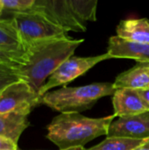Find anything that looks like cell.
<instances>
[{"label":"cell","mask_w":149,"mask_h":150,"mask_svg":"<svg viewBox=\"0 0 149 150\" xmlns=\"http://www.w3.org/2000/svg\"><path fill=\"white\" fill-rule=\"evenodd\" d=\"M84 41L83 39L71 38L50 40L36 43L26 50L23 62L18 65L24 81L39 94L49 76L68 58Z\"/></svg>","instance_id":"obj_1"},{"label":"cell","mask_w":149,"mask_h":150,"mask_svg":"<svg viewBox=\"0 0 149 150\" xmlns=\"http://www.w3.org/2000/svg\"><path fill=\"white\" fill-rule=\"evenodd\" d=\"M115 114L89 118L81 113H61L47 127V138L60 150L83 148L92 140L108 134Z\"/></svg>","instance_id":"obj_2"},{"label":"cell","mask_w":149,"mask_h":150,"mask_svg":"<svg viewBox=\"0 0 149 150\" xmlns=\"http://www.w3.org/2000/svg\"><path fill=\"white\" fill-rule=\"evenodd\" d=\"M116 90L113 83H94L78 87L63 86L48 91L40 98V105L61 113H80L91 109L106 96H113Z\"/></svg>","instance_id":"obj_3"},{"label":"cell","mask_w":149,"mask_h":150,"mask_svg":"<svg viewBox=\"0 0 149 150\" xmlns=\"http://www.w3.org/2000/svg\"><path fill=\"white\" fill-rule=\"evenodd\" d=\"M26 50L32 45L50 40L69 38L68 32L54 24L41 13L30 10L10 15Z\"/></svg>","instance_id":"obj_4"},{"label":"cell","mask_w":149,"mask_h":150,"mask_svg":"<svg viewBox=\"0 0 149 150\" xmlns=\"http://www.w3.org/2000/svg\"><path fill=\"white\" fill-rule=\"evenodd\" d=\"M109 59H111V56L107 53L87 57L71 56L49 76L39 92L40 97L41 98L53 88L61 85L66 86V84L85 74L97 64Z\"/></svg>","instance_id":"obj_5"},{"label":"cell","mask_w":149,"mask_h":150,"mask_svg":"<svg viewBox=\"0 0 149 150\" xmlns=\"http://www.w3.org/2000/svg\"><path fill=\"white\" fill-rule=\"evenodd\" d=\"M39 105L40 95L24 80L11 84L0 93V113L21 112L30 114Z\"/></svg>","instance_id":"obj_6"},{"label":"cell","mask_w":149,"mask_h":150,"mask_svg":"<svg viewBox=\"0 0 149 150\" xmlns=\"http://www.w3.org/2000/svg\"><path fill=\"white\" fill-rule=\"evenodd\" d=\"M32 10L36 11L54 24L69 32H85L87 25L73 12L68 0H34Z\"/></svg>","instance_id":"obj_7"},{"label":"cell","mask_w":149,"mask_h":150,"mask_svg":"<svg viewBox=\"0 0 149 150\" xmlns=\"http://www.w3.org/2000/svg\"><path fill=\"white\" fill-rule=\"evenodd\" d=\"M107 137L149 140V112L126 118H119L110 126Z\"/></svg>","instance_id":"obj_8"},{"label":"cell","mask_w":149,"mask_h":150,"mask_svg":"<svg viewBox=\"0 0 149 150\" xmlns=\"http://www.w3.org/2000/svg\"><path fill=\"white\" fill-rule=\"evenodd\" d=\"M0 52L20 65L25 58L26 47L11 18H0Z\"/></svg>","instance_id":"obj_9"},{"label":"cell","mask_w":149,"mask_h":150,"mask_svg":"<svg viewBox=\"0 0 149 150\" xmlns=\"http://www.w3.org/2000/svg\"><path fill=\"white\" fill-rule=\"evenodd\" d=\"M106 53L111 58L133 59L137 62L149 63V44L125 40L117 35L109 39Z\"/></svg>","instance_id":"obj_10"},{"label":"cell","mask_w":149,"mask_h":150,"mask_svg":"<svg viewBox=\"0 0 149 150\" xmlns=\"http://www.w3.org/2000/svg\"><path fill=\"white\" fill-rule=\"evenodd\" d=\"M114 114L119 118H126L149 112L138 90L119 89L112 96Z\"/></svg>","instance_id":"obj_11"},{"label":"cell","mask_w":149,"mask_h":150,"mask_svg":"<svg viewBox=\"0 0 149 150\" xmlns=\"http://www.w3.org/2000/svg\"><path fill=\"white\" fill-rule=\"evenodd\" d=\"M115 90L149 88V63L137 62L133 68L120 73L113 83Z\"/></svg>","instance_id":"obj_12"},{"label":"cell","mask_w":149,"mask_h":150,"mask_svg":"<svg viewBox=\"0 0 149 150\" xmlns=\"http://www.w3.org/2000/svg\"><path fill=\"white\" fill-rule=\"evenodd\" d=\"M28 115L21 112L0 113V136L18 143L21 134L30 125Z\"/></svg>","instance_id":"obj_13"},{"label":"cell","mask_w":149,"mask_h":150,"mask_svg":"<svg viewBox=\"0 0 149 150\" xmlns=\"http://www.w3.org/2000/svg\"><path fill=\"white\" fill-rule=\"evenodd\" d=\"M116 33L122 39L149 44V19L142 18L122 20L117 25Z\"/></svg>","instance_id":"obj_14"},{"label":"cell","mask_w":149,"mask_h":150,"mask_svg":"<svg viewBox=\"0 0 149 150\" xmlns=\"http://www.w3.org/2000/svg\"><path fill=\"white\" fill-rule=\"evenodd\" d=\"M147 141L122 137H106L99 144L84 150H134L143 147Z\"/></svg>","instance_id":"obj_15"},{"label":"cell","mask_w":149,"mask_h":150,"mask_svg":"<svg viewBox=\"0 0 149 150\" xmlns=\"http://www.w3.org/2000/svg\"><path fill=\"white\" fill-rule=\"evenodd\" d=\"M71 10L83 23L97 20V0H68Z\"/></svg>","instance_id":"obj_16"},{"label":"cell","mask_w":149,"mask_h":150,"mask_svg":"<svg viewBox=\"0 0 149 150\" xmlns=\"http://www.w3.org/2000/svg\"><path fill=\"white\" fill-rule=\"evenodd\" d=\"M23 80L18 65L0 62V93L11 84Z\"/></svg>","instance_id":"obj_17"},{"label":"cell","mask_w":149,"mask_h":150,"mask_svg":"<svg viewBox=\"0 0 149 150\" xmlns=\"http://www.w3.org/2000/svg\"><path fill=\"white\" fill-rule=\"evenodd\" d=\"M4 9V14L24 12L32 10L34 0H1Z\"/></svg>","instance_id":"obj_18"},{"label":"cell","mask_w":149,"mask_h":150,"mask_svg":"<svg viewBox=\"0 0 149 150\" xmlns=\"http://www.w3.org/2000/svg\"><path fill=\"white\" fill-rule=\"evenodd\" d=\"M18 143L15 142L0 136V150H18Z\"/></svg>","instance_id":"obj_19"},{"label":"cell","mask_w":149,"mask_h":150,"mask_svg":"<svg viewBox=\"0 0 149 150\" xmlns=\"http://www.w3.org/2000/svg\"><path fill=\"white\" fill-rule=\"evenodd\" d=\"M140 96L141 97L143 102L146 105V107L149 111V88L148 89H142V90H138Z\"/></svg>","instance_id":"obj_20"},{"label":"cell","mask_w":149,"mask_h":150,"mask_svg":"<svg viewBox=\"0 0 149 150\" xmlns=\"http://www.w3.org/2000/svg\"><path fill=\"white\" fill-rule=\"evenodd\" d=\"M0 62H7V63H12V64H17L15 63L8 55H6L5 54L0 52ZM18 65V64H17Z\"/></svg>","instance_id":"obj_21"},{"label":"cell","mask_w":149,"mask_h":150,"mask_svg":"<svg viewBox=\"0 0 149 150\" xmlns=\"http://www.w3.org/2000/svg\"><path fill=\"white\" fill-rule=\"evenodd\" d=\"M4 15V9H3V4H2V1L0 0V18H3Z\"/></svg>","instance_id":"obj_22"},{"label":"cell","mask_w":149,"mask_h":150,"mask_svg":"<svg viewBox=\"0 0 149 150\" xmlns=\"http://www.w3.org/2000/svg\"><path fill=\"white\" fill-rule=\"evenodd\" d=\"M143 148H146V149H149V140L147 141V142H146V144L143 146Z\"/></svg>","instance_id":"obj_23"},{"label":"cell","mask_w":149,"mask_h":150,"mask_svg":"<svg viewBox=\"0 0 149 150\" xmlns=\"http://www.w3.org/2000/svg\"><path fill=\"white\" fill-rule=\"evenodd\" d=\"M134 150H149V149H146V148L141 147V148H139V149H136Z\"/></svg>","instance_id":"obj_24"},{"label":"cell","mask_w":149,"mask_h":150,"mask_svg":"<svg viewBox=\"0 0 149 150\" xmlns=\"http://www.w3.org/2000/svg\"><path fill=\"white\" fill-rule=\"evenodd\" d=\"M75 150H84V149L83 148H76Z\"/></svg>","instance_id":"obj_25"},{"label":"cell","mask_w":149,"mask_h":150,"mask_svg":"<svg viewBox=\"0 0 149 150\" xmlns=\"http://www.w3.org/2000/svg\"><path fill=\"white\" fill-rule=\"evenodd\" d=\"M66 149V150H75V149ZM18 150H21V149H18ZM59 150H60V149H59Z\"/></svg>","instance_id":"obj_26"}]
</instances>
